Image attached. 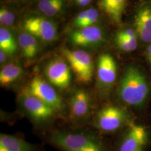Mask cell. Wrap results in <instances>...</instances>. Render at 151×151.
<instances>
[{
  "label": "cell",
  "mask_w": 151,
  "mask_h": 151,
  "mask_svg": "<svg viewBox=\"0 0 151 151\" xmlns=\"http://www.w3.org/2000/svg\"><path fill=\"white\" fill-rule=\"evenodd\" d=\"M119 96L130 105H139L145 101L149 92L146 78L137 68L129 67L120 82Z\"/></svg>",
  "instance_id": "6da1fadb"
},
{
  "label": "cell",
  "mask_w": 151,
  "mask_h": 151,
  "mask_svg": "<svg viewBox=\"0 0 151 151\" xmlns=\"http://www.w3.org/2000/svg\"><path fill=\"white\" fill-rule=\"evenodd\" d=\"M50 141L63 151H103L93 138L83 133L59 132L51 136Z\"/></svg>",
  "instance_id": "7a4b0ae2"
},
{
  "label": "cell",
  "mask_w": 151,
  "mask_h": 151,
  "mask_svg": "<svg viewBox=\"0 0 151 151\" xmlns=\"http://www.w3.org/2000/svg\"><path fill=\"white\" fill-rule=\"evenodd\" d=\"M62 54L74 72L77 81L86 83L91 80L93 75V62L90 55L86 52L64 49Z\"/></svg>",
  "instance_id": "3957f363"
},
{
  "label": "cell",
  "mask_w": 151,
  "mask_h": 151,
  "mask_svg": "<svg viewBox=\"0 0 151 151\" xmlns=\"http://www.w3.org/2000/svg\"><path fill=\"white\" fill-rule=\"evenodd\" d=\"M27 91L54 110H61L63 104L53 87L39 77L32 79Z\"/></svg>",
  "instance_id": "277c9868"
},
{
  "label": "cell",
  "mask_w": 151,
  "mask_h": 151,
  "mask_svg": "<svg viewBox=\"0 0 151 151\" xmlns=\"http://www.w3.org/2000/svg\"><path fill=\"white\" fill-rule=\"evenodd\" d=\"M27 32L45 42L54 40L57 35V29L54 22L43 17H31L24 22Z\"/></svg>",
  "instance_id": "5b68a950"
},
{
  "label": "cell",
  "mask_w": 151,
  "mask_h": 151,
  "mask_svg": "<svg viewBox=\"0 0 151 151\" xmlns=\"http://www.w3.org/2000/svg\"><path fill=\"white\" fill-rule=\"evenodd\" d=\"M45 74L49 82L60 88H65L70 84V68L64 60L54 59L49 62L45 69Z\"/></svg>",
  "instance_id": "8992f818"
},
{
  "label": "cell",
  "mask_w": 151,
  "mask_h": 151,
  "mask_svg": "<svg viewBox=\"0 0 151 151\" xmlns=\"http://www.w3.org/2000/svg\"><path fill=\"white\" fill-rule=\"evenodd\" d=\"M22 104L29 115L38 120H45L53 115L54 109L25 90L22 96Z\"/></svg>",
  "instance_id": "52a82bcc"
},
{
  "label": "cell",
  "mask_w": 151,
  "mask_h": 151,
  "mask_svg": "<svg viewBox=\"0 0 151 151\" xmlns=\"http://www.w3.org/2000/svg\"><path fill=\"white\" fill-rule=\"evenodd\" d=\"M125 119L124 113L120 108L109 106L103 109L98 114V127L105 132H112L118 129Z\"/></svg>",
  "instance_id": "ba28073f"
},
{
  "label": "cell",
  "mask_w": 151,
  "mask_h": 151,
  "mask_svg": "<svg viewBox=\"0 0 151 151\" xmlns=\"http://www.w3.org/2000/svg\"><path fill=\"white\" fill-rule=\"evenodd\" d=\"M117 67L110 54H101L97 62V76L99 82L105 86H110L116 80Z\"/></svg>",
  "instance_id": "9c48e42d"
},
{
  "label": "cell",
  "mask_w": 151,
  "mask_h": 151,
  "mask_svg": "<svg viewBox=\"0 0 151 151\" xmlns=\"http://www.w3.org/2000/svg\"><path fill=\"white\" fill-rule=\"evenodd\" d=\"M103 39L102 31L95 26L81 28L70 37L72 43L79 47H89L100 43Z\"/></svg>",
  "instance_id": "30bf717a"
},
{
  "label": "cell",
  "mask_w": 151,
  "mask_h": 151,
  "mask_svg": "<svg viewBox=\"0 0 151 151\" xmlns=\"http://www.w3.org/2000/svg\"><path fill=\"white\" fill-rule=\"evenodd\" d=\"M146 140L145 129L141 126H133L120 146V151H138Z\"/></svg>",
  "instance_id": "8fae6325"
},
{
  "label": "cell",
  "mask_w": 151,
  "mask_h": 151,
  "mask_svg": "<svg viewBox=\"0 0 151 151\" xmlns=\"http://www.w3.org/2000/svg\"><path fill=\"white\" fill-rule=\"evenodd\" d=\"M136 31L139 38L145 42H151V9L142 8L135 17Z\"/></svg>",
  "instance_id": "7c38bea8"
},
{
  "label": "cell",
  "mask_w": 151,
  "mask_h": 151,
  "mask_svg": "<svg viewBox=\"0 0 151 151\" xmlns=\"http://www.w3.org/2000/svg\"><path fill=\"white\" fill-rule=\"evenodd\" d=\"M0 151H38L36 146L15 135L1 134Z\"/></svg>",
  "instance_id": "4fadbf2b"
},
{
  "label": "cell",
  "mask_w": 151,
  "mask_h": 151,
  "mask_svg": "<svg viewBox=\"0 0 151 151\" xmlns=\"http://www.w3.org/2000/svg\"><path fill=\"white\" fill-rule=\"evenodd\" d=\"M90 97L86 92L78 90L71 98L70 114L75 118H81L88 113L90 109Z\"/></svg>",
  "instance_id": "5bb4252c"
},
{
  "label": "cell",
  "mask_w": 151,
  "mask_h": 151,
  "mask_svg": "<svg viewBox=\"0 0 151 151\" xmlns=\"http://www.w3.org/2000/svg\"><path fill=\"white\" fill-rule=\"evenodd\" d=\"M127 0H100V6L115 23L121 22Z\"/></svg>",
  "instance_id": "9a60e30c"
},
{
  "label": "cell",
  "mask_w": 151,
  "mask_h": 151,
  "mask_svg": "<svg viewBox=\"0 0 151 151\" xmlns=\"http://www.w3.org/2000/svg\"><path fill=\"white\" fill-rule=\"evenodd\" d=\"M18 42L25 58L31 59L37 54L39 50L38 42L36 38L30 34L26 32L20 34Z\"/></svg>",
  "instance_id": "2e32d148"
},
{
  "label": "cell",
  "mask_w": 151,
  "mask_h": 151,
  "mask_svg": "<svg viewBox=\"0 0 151 151\" xmlns=\"http://www.w3.org/2000/svg\"><path fill=\"white\" fill-rule=\"evenodd\" d=\"M23 70L19 65L10 63L5 65L0 72V83L2 86L9 85L19 80Z\"/></svg>",
  "instance_id": "e0dca14e"
},
{
  "label": "cell",
  "mask_w": 151,
  "mask_h": 151,
  "mask_svg": "<svg viewBox=\"0 0 151 151\" xmlns=\"http://www.w3.org/2000/svg\"><path fill=\"white\" fill-rule=\"evenodd\" d=\"M0 48L9 55L14 54L17 50V44L12 34L2 27L0 29Z\"/></svg>",
  "instance_id": "ac0fdd59"
},
{
  "label": "cell",
  "mask_w": 151,
  "mask_h": 151,
  "mask_svg": "<svg viewBox=\"0 0 151 151\" xmlns=\"http://www.w3.org/2000/svg\"><path fill=\"white\" fill-rule=\"evenodd\" d=\"M63 6V0H40L38 4L39 10L47 16L57 15Z\"/></svg>",
  "instance_id": "d6986e66"
},
{
  "label": "cell",
  "mask_w": 151,
  "mask_h": 151,
  "mask_svg": "<svg viewBox=\"0 0 151 151\" xmlns=\"http://www.w3.org/2000/svg\"><path fill=\"white\" fill-rule=\"evenodd\" d=\"M116 44L120 49L125 52H131L134 50L137 46V38L133 37L124 39H116Z\"/></svg>",
  "instance_id": "ffe728a7"
},
{
  "label": "cell",
  "mask_w": 151,
  "mask_h": 151,
  "mask_svg": "<svg viewBox=\"0 0 151 151\" xmlns=\"http://www.w3.org/2000/svg\"><path fill=\"white\" fill-rule=\"evenodd\" d=\"M87 10V12L86 17L79 27L81 29L92 26L95 22H97L99 17V12L95 9L91 8Z\"/></svg>",
  "instance_id": "44dd1931"
},
{
  "label": "cell",
  "mask_w": 151,
  "mask_h": 151,
  "mask_svg": "<svg viewBox=\"0 0 151 151\" xmlns=\"http://www.w3.org/2000/svg\"><path fill=\"white\" fill-rule=\"evenodd\" d=\"M15 16L14 13L4 8L0 10V22L4 26H11L15 22Z\"/></svg>",
  "instance_id": "7402d4cb"
},
{
  "label": "cell",
  "mask_w": 151,
  "mask_h": 151,
  "mask_svg": "<svg viewBox=\"0 0 151 151\" xmlns=\"http://www.w3.org/2000/svg\"><path fill=\"white\" fill-rule=\"evenodd\" d=\"M136 37L135 32L132 29H127L119 32L117 35L116 39H124V38H130Z\"/></svg>",
  "instance_id": "603a6c76"
},
{
  "label": "cell",
  "mask_w": 151,
  "mask_h": 151,
  "mask_svg": "<svg viewBox=\"0 0 151 151\" xmlns=\"http://www.w3.org/2000/svg\"><path fill=\"white\" fill-rule=\"evenodd\" d=\"M91 1L92 0H75L77 4L81 6L88 5L91 2Z\"/></svg>",
  "instance_id": "cb8c5ba5"
},
{
  "label": "cell",
  "mask_w": 151,
  "mask_h": 151,
  "mask_svg": "<svg viewBox=\"0 0 151 151\" xmlns=\"http://www.w3.org/2000/svg\"><path fill=\"white\" fill-rule=\"evenodd\" d=\"M6 60V53L2 50L0 49V62L1 63H4Z\"/></svg>",
  "instance_id": "d4e9b609"
},
{
  "label": "cell",
  "mask_w": 151,
  "mask_h": 151,
  "mask_svg": "<svg viewBox=\"0 0 151 151\" xmlns=\"http://www.w3.org/2000/svg\"><path fill=\"white\" fill-rule=\"evenodd\" d=\"M147 56L148 58L150 60V62H151V44L150 45V46L148 47V49H147Z\"/></svg>",
  "instance_id": "484cf974"
},
{
  "label": "cell",
  "mask_w": 151,
  "mask_h": 151,
  "mask_svg": "<svg viewBox=\"0 0 151 151\" xmlns=\"http://www.w3.org/2000/svg\"><path fill=\"white\" fill-rule=\"evenodd\" d=\"M139 151V150H138V151Z\"/></svg>",
  "instance_id": "4316f807"
},
{
  "label": "cell",
  "mask_w": 151,
  "mask_h": 151,
  "mask_svg": "<svg viewBox=\"0 0 151 151\" xmlns=\"http://www.w3.org/2000/svg\"></svg>",
  "instance_id": "83f0119b"
}]
</instances>
